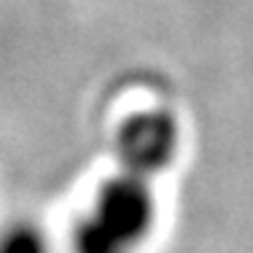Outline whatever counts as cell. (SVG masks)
I'll return each instance as SVG.
<instances>
[{"mask_svg": "<svg viewBox=\"0 0 253 253\" xmlns=\"http://www.w3.org/2000/svg\"><path fill=\"white\" fill-rule=\"evenodd\" d=\"M0 253H54V243L41 224L19 218L0 229Z\"/></svg>", "mask_w": 253, "mask_h": 253, "instance_id": "cell-3", "label": "cell"}, {"mask_svg": "<svg viewBox=\"0 0 253 253\" xmlns=\"http://www.w3.org/2000/svg\"><path fill=\"white\" fill-rule=\"evenodd\" d=\"M159 221L156 183L113 170L70 232V253H140Z\"/></svg>", "mask_w": 253, "mask_h": 253, "instance_id": "cell-1", "label": "cell"}, {"mask_svg": "<svg viewBox=\"0 0 253 253\" xmlns=\"http://www.w3.org/2000/svg\"><path fill=\"white\" fill-rule=\"evenodd\" d=\"M180 124L178 116L165 108H146L126 116L113 137V159L116 170L129 175L159 180L175 165L180 154Z\"/></svg>", "mask_w": 253, "mask_h": 253, "instance_id": "cell-2", "label": "cell"}]
</instances>
